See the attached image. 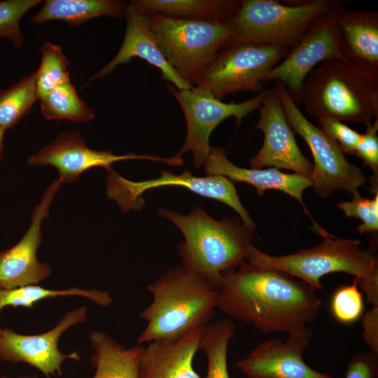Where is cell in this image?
Wrapping results in <instances>:
<instances>
[{
	"instance_id": "17",
	"label": "cell",
	"mask_w": 378,
	"mask_h": 378,
	"mask_svg": "<svg viewBox=\"0 0 378 378\" xmlns=\"http://www.w3.org/2000/svg\"><path fill=\"white\" fill-rule=\"evenodd\" d=\"M312 336V332L288 335L286 342L277 338L264 340L235 366L248 378H334L304 361Z\"/></svg>"
},
{
	"instance_id": "16",
	"label": "cell",
	"mask_w": 378,
	"mask_h": 378,
	"mask_svg": "<svg viewBox=\"0 0 378 378\" xmlns=\"http://www.w3.org/2000/svg\"><path fill=\"white\" fill-rule=\"evenodd\" d=\"M62 184L59 178L50 183L36 206L24 236L10 248L0 251V288L37 285L50 275V267L38 260L37 251L42 242V222L48 216L50 204Z\"/></svg>"
},
{
	"instance_id": "19",
	"label": "cell",
	"mask_w": 378,
	"mask_h": 378,
	"mask_svg": "<svg viewBox=\"0 0 378 378\" xmlns=\"http://www.w3.org/2000/svg\"><path fill=\"white\" fill-rule=\"evenodd\" d=\"M205 326L172 339L155 340L144 347L139 378H201L192 360L201 349Z\"/></svg>"
},
{
	"instance_id": "32",
	"label": "cell",
	"mask_w": 378,
	"mask_h": 378,
	"mask_svg": "<svg viewBox=\"0 0 378 378\" xmlns=\"http://www.w3.org/2000/svg\"><path fill=\"white\" fill-rule=\"evenodd\" d=\"M351 201L341 202L337 206L343 211L346 217L357 218L362 223L356 227L360 234H375L378 230V194L373 199L362 197L358 191L352 194Z\"/></svg>"
},
{
	"instance_id": "4",
	"label": "cell",
	"mask_w": 378,
	"mask_h": 378,
	"mask_svg": "<svg viewBox=\"0 0 378 378\" xmlns=\"http://www.w3.org/2000/svg\"><path fill=\"white\" fill-rule=\"evenodd\" d=\"M158 214L174 223L184 237L177 246L182 264L216 288L223 274L245 260L254 239V231L239 218L216 220L201 207L194 206L187 215L162 208Z\"/></svg>"
},
{
	"instance_id": "1",
	"label": "cell",
	"mask_w": 378,
	"mask_h": 378,
	"mask_svg": "<svg viewBox=\"0 0 378 378\" xmlns=\"http://www.w3.org/2000/svg\"><path fill=\"white\" fill-rule=\"evenodd\" d=\"M217 290V308L263 333L312 332L307 324L316 319L322 304L307 283L246 260L223 274Z\"/></svg>"
},
{
	"instance_id": "34",
	"label": "cell",
	"mask_w": 378,
	"mask_h": 378,
	"mask_svg": "<svg viewBox=\"0 0 378 378\" xmlns=\"http://www.w3.org/2000/svg\"><path fill=\"white\" fill-rule=\"evenodd\" d=\"M318 127L334 140L344 153L355 155L361 134L340 120L323 118L317 119Z\"/></svg>"
},
{
	"instance_id": "14",
	"label": "cell",
	"mask_w": 378,
	"mask_h": 378,
	"mask_svg": "<svg viewBox=\"0 0 378 378\" xmlns=\"http://www.w3.org/2000/svg\"><path fill=\"white\" fill-rule=\"evenodd\" d=\"M87 307L68 312L50 330L38 335H22L10 328L0 331V360L12 363L29 365L47 378L61 376L62 365L66 360H80L77 351L62 354L58 342L69 328L87 320Z\"/></svg>"
},
{
	"instance_id": "15",
	"label": "cell",
	"mask_w": 378,
	"mask_h": 378,
	"mask_svg": "<svg viewBox=\"0 0 378 378\" xmlns=\"http://www.w3.org/2000/svg\"><path fill=\"white\" fill-rule=\"evenodd\" d=\"M258 109L255 129L263 133L264 141L259 151L250 159L251 168L284 169L310 178L313 164L298 147L274 88L267 89Z\"/></svg>"
},
{
	"instance_id": "33",
	"label": "cell",
	"mask_w": 378,
	"mask_h": 378,
	"mask_svg": "<svg viewBox=\"0 0 378 378\" xmlns=\"http://www.w3.org/2000/svg\"><path fill=\"white\" fill-rule=\"evenodd\" d=\"M378 117L370 124L366 125V130L360 136L356 146L355 155H357L365 166L371 168L372 176L370 178L369 190L374 195L378 194Z\"/></svg>"
},
{
	"instance_id": "9",
	"label": "cell",
	"mask_w": 378,
	"mask_h": 378,
	"mask_svg": "<svg viewBox=\"0 0 378 378\" xmlns=\"http://www.w3.org/2000/svg\"><path fill=\"white\" fill-rule=\"evenodd\" d=\"M290 49L277 45L243 43L220 50L203 71L195 86L221 100L242 91L260 92L267 74Z\"/></svg>"
},
{
	"instance_id": "25",
	"label": "cell",
	"mask_w": 378,
	"mask_h": 378,
	"mask_svg": "<svg viewBox=\"0 0 378 378\" xmlns=\"http://www.w3.org/2000/svg\"><path fill=\"white\" fill-rule=\"evenodd\" d=\"M65 296L84 297L103 307L113 302V299L108 292L94 288L82 289L73 287L63 290H52L45 288L38 284L12 289L0 288V314L6 307L31 308L34 304L44 299ZM1 330L0 327V331Z\"/></svg>"
},
{
	"instance_id": "35",
	"label": "cell",
	"mask_w": 378,
	"mask_h": 378,
	"mask_svg": "<svg viewBox=\"0 0 378 378\" xmlns=\"http://www.w3.org/2000/svg\"><path fill=\"white\" fill-rule=\"evenodd\" d=\"M377 355L372 351L355 354L348 363L345 378H377Z\"/></svg>"
},
{
	"instance_id": "38",
	"label": "cell",
	"mask_w": 378,
	"mask_h": 378,
	"mask_svg": "<svg viewBox=\"0 0 378 378\" xmlns=\"http://www.w3.org/2000/svg\"><path fill=\"white\" fill-rule=\"evenodd\" d=\"M0 378H10V377H6V376H2ZM15 378H39V377H37L36 375H32V376L26 375V376H20V377H15Z\"/></svg>"
},
{
	"instance_id": "10",
	"label": "cell",
	"mask_w": 378,
	"mask_h": 378,
	"mask_svg": "<svg viewBox=\"0 0 378 378\" xmlns=\"http://www.w3.org/2000/svg\"><path fill=\"white\" fill-rule=\"evenodd\" d=\"M106 183L107 197L115 201L124 212L141 210L144 206L142 195L146 191L159 187L176 186L225 204L237 212L245 226L254 232L256 228V223L240 201L234 183L223 176H195L187 169L180 174L162 170L158 178L132 181L120 176L111 169L107 171Z\"/></svg>"
},
{
	"instance_id": "23",
	"label": "cell",
	"mask_w": 378,
	"mask_h": 378,
	"mask_svg": "<svg viewBox=\"0 0 378 378\" xmlns=\"http://www.w3.org/2000/svg\"><path fill=\"white\" fill-rule=\"evenodd\" d=\"M90 341L94 354L90 364L95 369L92 378H139V367L144 346L125 349L102 331H92Z\"/></svg>"
},
{
	"instance_id": "8",
	"label": "cell",
	"mask_w": 378,
	"mask_h": 378,
	"mask_svg": "<svg viewBox=\"0 0 378 378\" xmlns=\"http://www.w3.org/2000/svg\"><path fill=\"white\" fill-rule=\"evenodd\" d=\"M274 88L292 130L311 150L314 163L310 179L316 194L327 197L337 190L351 195L358 191L367 181L360 168L349 162L338 144L307 119L281 82L275 81Z\"/></svg>"
},
{
	"instance_id": "20",
	"label": "cell",
	"mask_w": 378,
	"mask_h": 378,
	"mask_svg": "<svg viewBox=\"0 0 378 378\" xmlns=\"http://www.w3.org/2000/svg\"><path fill=\"white\" fill-rule=\"evenodd\" d=\"M202 166L206 175H220L234 183H246L253 186L258 195H263L267 190L282 191L298 200L309 215L302 199L304 190L312 186L309 177L296 173H285L276 168L239 167L232 163L226 152L218 146L211 147Z\"/></svg>"
},
{
	"instance_id": "5",
	"label": "cell",
	"mask_w": 378,
	"mask_h": 378,
	"mask_svg": "<svg viewBox=\"0 0 378 378\" xmlns=\"http://www.w3.org/2000/svg\"><path fill=\"white\" fill-rule=\"evenodd\" d=\"M300 103L316 120L330 118L366 126L378 117V76L345 59L323 62L304 81Z\"/></svg>"
},
{
	"instance_id": "24",
	"label": "cell",
	"mask_w": 378,
	"mask_h": 378,
	"mask_svg": "<svg viewBox=\"0 0 378 378\" xmlns=\"http://www.w3.org/2000/svg\"><path fill=\"white\" fill-rule=\"evenodd\" d=\"M126 10L127 5L116 0H48L31 20L38 24L57 20L76 27L102 16L123 18Z\"/></svg>"
},
{
	"instance_id": "37",
	"label": "cell",
	"mask_w": 378,
	"mask_h": 378,
	"mask_svg": "<svg viewBox=\"0 0 378 378\" xmlns=\"http://www.w3.org/2000/svg\"><path fill=\"white\" fill-rule=\"evenodd\" d=\"M6 130L0 127V162L2 159L4 152V136Z\"/></svg>"
},
{
	"instance_id": "11",
	"label": "cell",
	"mask_w": 378,
	"mask_h": 378,
	"mask_svg": "<svg viewBox=\"0 0 378 378\" xmlns=\"http://www.w3.org/2000/svg\"><path fill=\"white\" fill-rule=\"evenodd\" d=\"M167 88L181 107L186 121V139L176 155L181 157L191 152L195 168L202 166L207 158L211 147L209 138L214 129L230 117H234L239 125L244 118L259 108L267 91V89L261 91L241 103H225L200 87L178 90L167 83Z\"/></svg>"
},
{
	"instance_id": "18",
	"label": "cell",
	"mask_w": 378,
	"mask_h": 378,
	"mask_svg": "<svg viewBox=\"0 0 378 378\" xmlns=\"http://www.w3.org/2000/svg\"><path fill=\"white\" fill-rule=\"evenodd\" d=\"M125 18L126 29L120 50L111 62L91 77L89 82L103 78L111 74L118 66L128 64L133 57H139L158 68L162 78L177 89L191 88L192 85L185 81L167 60L145 15L127 7Z\"/></svg>"
},
{
	"instance_id": "30",
	"label": "cell",
	"mask_w": 378,
	"mask_h": 378,
	"mask_svg": "<svg viewBox=\"0 0 378 378\" xmlns=\"http://www.w3.org/2000/svg\"><path fill=\"white\" fill-rule=\"evenodd\" d=\"M41 3V0L0 1V38L10 40L15 48H20L23 43L20 20L29 10Z\"/></svg>"
},
{
	"instance_id": "28",
	"label": "cell",
	"mask_w": 378,
	"mask_h": 378,
	"mask_svg": "<svg viewBox=\"0 0 378 378\" xmlns=\"http://www.w3.org/2000/svg\"><path fill=\"white\" fill-rule=\"evenodd\" d=\"M36 71L23 76L11 87L0 90V127L6 130L15 126L31 110L38 100Z\"/></svg>"
},
{
	"instance_id": "21",
	"label": "cell",
	"mask_w": 378,
	"mask_h": 378,
	"mask_svg": "<svg viewBox=\"0 0 378 378\" xmlns=\"http://www.w3.org/2000/svg\"><path fill=\"white\" fill-rule=\"evenodd\" d=\"M335 16L344 59L378 76V13L341 6Z\"/></svg>"
},
{
	"instance_id": "3",
	"label": "cell",
	"mask_w": 378,
	"mask_h": 378,
	"mask_svg": "<svg viewBox=\"0 0 378 378\" xmlns=\"http://www.w3.org/2000/svg\"><path fill=\"white\" fill-rule=\"evenodd\" d=\"M152 302L139 314L146 326L137 345L172 339L210 323L218 306V290L204 276L183 264L168 268L148 285Z\"/></svg>"
},
{
	"instance_id": "7",
	"label": "cell",
	"mask_w": 378,
	"mask_h": 378,
	"mask_svg": "<svg viewBox=\"0 0 378 378\" xmlns=\"http://www.w3.org/2000/svg\"><path fill=\"white\" fill-rule=\"evenodd\" d=\"M145 16L167 60L192 86L216 55L225 48L233 31L230 22L195 21L161 15Z\"/></svg>"
},
{
	"instance_id": "29",
	"label": "cell",
	"mask_w": 378,
	"mask_h": 378,
	"mask_svg": "<svg viewBox=\"0 0 378 378\" xmlns=\"http://www.w3.org/2000/svg\"><path fill=\"white\" fill-rule=\"evenodd\" d=\"M41 63L36 71V92L40 100L62 82L70 79L68 71L69 61L62 48L52 42L46 41L40 48Z\"/></svg>"
},
{
	"instance_id": "6",
	"label": "cell",
	"mask_w": 378,
	"mask_h": 378,
	"mask_svg": "<svg viewBox=\"0 0 378 378\" xmlns=\"http://www.w3.org/2000/svg\"><path fill=\"white\" fill-rule=\"evenodd\" d=\"M346 1L307 0L282 3L243 0L229 21L233 31L224 48L243 43L277 45L292 49L312 23Z\"/></svg>"
},
{
	"instance_id": "31",
	"label": "cell",
	"mask_w": 378,
	"mask_h": 378,
	"mask_svg": "<svg viewBox=\"0 0 378 378\" xmlns=\"http://www.w3.org/2000/svg\"><path fill=\"white\" fill-rule=\"evenodd\" d=\"M332 316L342 324L356 322L362 316L364 302L356 280L351 285L343 286L333 293L330 301Z\"/></svg>"
},
{
	"instance_id": "13",
	"label": "cell",
	"mask_w": 378,
	"mask_h": 378,
	"mask_svg": "<svg viewBox=\"0 0 378 378\" xmlns=\"http://www.w3.org/2000/svg\"><path fill=\"white\" fill-rule=\"evenodd\" d=\"M127 160L155 161L170 166L183 164L182 157L176 154L168 158L134 153L118 155L110 150H94L88 146L78 131L59 134L50 144L30 155L27 163L29 165L52 166L57 169L62 183H71L88 169L102 167L108 171L112 169L113 163Z\"/></svg>"
},
{
	"instance_id": "26",
	"label": "cell",
	"mask_w": 378,
	"mask_h": 378,
	"mask_svg": "<svg viewBox=\"0 0 378 378\" xmlns=\"http://www.w3.org/2000/svg\"><path fill=\"white\" fill-rule=\"evenodd\" d=\"M40 102L41 112L48 120L88 122L95 115L94 111L78 96L71 78L58 85Z\"/></svg>"
},
{
	"instance_id": "2",
	"label": "cell",
	"mask_w": 378,
	"mask_h": 378,
	"mask_svg": "<svg viewBox=\"0 0 378 378\" xmlns=\"http://www.w3.org/2000/svg\"><path fill=\"white\" fill-rule=\"evenodd\" d=\"M312 227L323 237L321 244L284 255H269L251 244L245 260L260 268L288 273L316 290L323 288L321 278L324 275L349 274L365 293L367 302L378 306V256L375 247L363 248L360 240L330 234L316 222Z\"/></svg>"
},
{
	"instance_id": "22",
	"label": "cell",
	"mask_w": 378,
	"mask_h": 378,
	"mask_svg": "<svg viewBox=\"0 0 378 378\" xmlns=\"http://www.w3.org/2000/svg\"><path fill=\"white\" fill-rule=\"evenodd\" d=\"M237 0H132L127 7L144 15L185 20L227 22L237 12Z\"/></svg>"
},
{
	"instance_id": "12",
	"label": "cell",
	"mask_w": 378,
	"mask_h": 378,
	"mask_svg": "<svg viewBox=\"0 0 378 378\" xmlns=\"http://www.w3.org/2000/svg\"><path fill=\"white\" fill-rule=\"evenodd\" d=\"M335 10L316 18L297 45L266 76L265 83L281 82L297 104L302 85L314 67L327 60L344 59Z\"/></svg>"
},
{
	"instance_id": "36",
	"label": "cell",
	"mask_w": 378,
	"mask_h": 378,
	"mask_svg": "<svg viewBox=\"0 0 378 378\" xmlns=\"http://www.w3.org/2000/svg\"><path fill=\"white\" fill-rule=\"evenodd\" d=\"M363 338L370 351L378 354V306H372L362 318Z\"/></svg>"
},
{
	"instance_id": "27",
	"label": "cell",
	"mask_w": 378,
	"mask_h": 378,
	"mask_svg": "<svg viewBox=\"0 0 378 378\" xmlns=\"http://www.w3.org/2000/svg\"><path fill=\"white\" fill-rule=\"evenodd\" d=\"M235 331L236 326L230 318H222L205 326L201 349L207 359L206 378H230L227 349Z\"/></svg>"
}]
</instances>
